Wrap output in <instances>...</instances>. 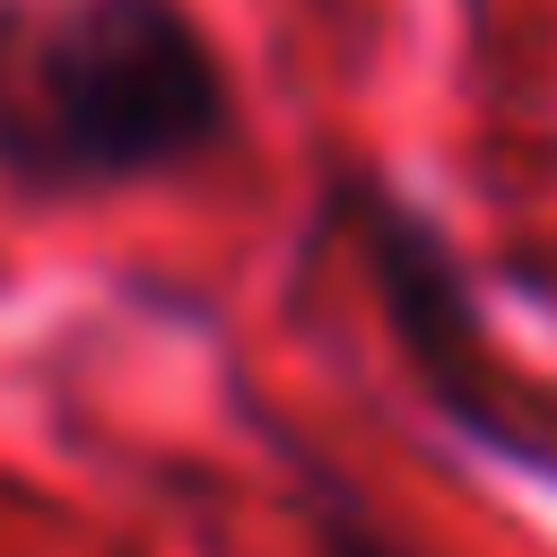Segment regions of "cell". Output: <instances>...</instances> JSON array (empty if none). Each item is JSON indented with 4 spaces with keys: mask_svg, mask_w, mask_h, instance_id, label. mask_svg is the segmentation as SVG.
<instances>
[{
    "mask_svg": "<svg viewBox=\"0 0 557 557\" xmlns=\"http://www.w3.org/2000/svg\"><path fill=\"white\" fill-rule=\"evenodd\" d=\"M331 218L348 226V244H357V261L374 278V305L392 322V348L418 374V392L435 400V418L461 426L479 453H496V461H513L531 479H557V409H540L496 366L487 313H479L444 226L366 165H348L331 183Z\"/></svg>",
    "mask_w": 557,
    "mask_h": 557,
    "instance_id": "cell-2",
    "label": "cell"
},
{
    "mask_svg": "<svg viewBox=\"0 0 557 557\" xmlns=\"http://www.w3.org/2000/svg\"><path fill=\"white\" fill-rule=\"evenodd\" d=\"M244 131L183 0H0V183L96 200L191 174Z\"/></svg>",
    "mask_w": 557,
    "mask_h": 557,
    "instance_id": "cell-1",
    "label": "cell"
},
{
    "mask_svg": "<svg viewBox=\"0 0 557 557\" xmlns=\"http://www.w3.org/2000/svg\"><path fill=\"white\" fill-rule=\"evenodd\" d=\"M305 513H313V548H322V557H418V548H400V540L348 496V479H331V470H305Z\"/></svg>",
    "mask_w": 557,
    "mask_h": 557,
    "instance_id": "cell-3",
    "label": "cell"
}]
</instances>
